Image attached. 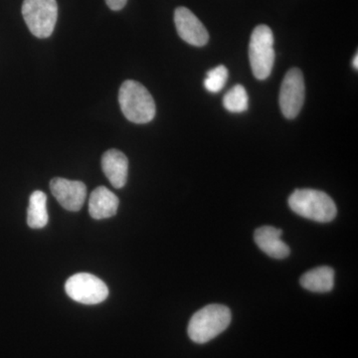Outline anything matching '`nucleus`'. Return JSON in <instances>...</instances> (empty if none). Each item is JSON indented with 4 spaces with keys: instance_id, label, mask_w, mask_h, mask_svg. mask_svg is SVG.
<instances>
[{
    "instance_id": "f257e3e1",
    "label": "nucleus",
    "mask_w": 358,
    "mask_h": 358,
    "mask_svg": "<svg viewBox=\"0 0 358 358\" xmlns=\"http://www.w3.org/2000/svg\"><path fill=\"white\" fill-rule=\"evenodd\" d=\"M122 114L134 124H148L155 119L157 108L154 98L143 85L134 80L122 83L119 92Z\"/></svg>"
},
{
    "instance_id": "f03ea898",
    "label": "nucleus",
    "mask_w": 358,
    "mask_h": 358,
    "mask_svg": "<svg viewBox=\"0 0 358 358\" xmlns=\"http://www.w3.org/2000/svg\"><path fill=\"white\" fill-rule=\"evenodd\" d=\"M289 206L301 217L319 223L331 222L338 213L336 203L326 192L308 188L294 190Z\"/></svg>"
},
{
    "instance_id": "7ed1b4c3",
    "label": "nucleus",
    "mask_w": 358,
    "mask_h": 358,
    "mask_svg": "<svg viewBox=\"0 0 358 358\" xmlns=\"http://www.w3.org/2000/svg\"><path fill=\"white\" fill-rule=\"evenodd\" d=\"M232 315L226 306L212 303L192 315L188 324V336L196 343H206L229 327Z\"/></svg>"
},
{
    "instance_id": "20e7f679",
    "label": "nucleus",
    "mask_w": 358,
    "mask_h": 358,
    "mask_svg": "<svg viewBox=\"0 0 358 358\" xmlns=\"http://www.w3.org/2000/svg\"><path fill=\"white\" fill-rule=\"evenodd\" d=\"M274 34L267 25L257 26L249 44L252 72L258 80H266L272 73L275 63Z\"/></svg>"
},
{
    "instance_id": "39448f33",
    "label": "nucleus",
    "mask_w": 358,
    "mask_h": 358,
    "mask_svg": "<svg viewBox=\"0 0 358 358\" xmlns=\"http://www.w3.org/2000/svg\"><path fill=\"white\" fill-rule=\"evenodd\" d=\"M22 15L30 32L40 39L48 38L55 29L58 18L56 0H24Z\"/></svg>"
},
{
    "instance_id": "423d86ee",
    "label": "nucleus",
    "mask_w": 358,
    "mask_h": 358,
    "mask_svg": "<svg viewBox=\"0 0 358 358\" xmlns=\"http://www.w3.org/2000/svg\"><path fill=\"white\" fill-rule=\"evenodd\" d=\"M65 291L73 301L83 305L103 303L109 296V289L102 280L88 273H79L70 277Z\"/></svg>"
},
{
    "instance_id": "0eeeda50",
    "label": "nucleus",
    "mask_w": 358,
    "mask_h": 358,
    "mask_svg": "<svg viewBox=\"0 0 358 358\" xmlns=\"http://www.w3.org/2000/svg\"><path fill=\"white\" fill-rule=\"evenodd\" d=\"M306 87L303 75L298 68L288 71L280 91V107L282 115L293 120L300 114L305 103Z\"/></svg>"
},
{
    "instance_id": "6e6552de",
    "label": "nucleus",
    "mask_w": 358,
    "mask_h": 358,
    "mask_svg": "<svg viewBox=\"0 0 358 358\" xmlns=\"http://www.w3.org/2000/svg\"><path fill=\"white\" fill-rule=\"evenodd\" d=\"M174 23L179 37L192 46L202 47L209 40L208 31L201 21L186 7H178L174 13Z\"/></svg>"
},
{
    "instance_id": "1a4fd4ad",
    "label": "nucleus",
    "mask_w": 358,
    "mask_h": 358,
    "mask_svg": "<svg viewBox=\"0 0 358 358\" xmlns=\"http://www.w3.org/2000/svg\"><path fill=\"white\" fill-rule=\"evenodd\" d=\"M52 194L63 208L76 212L83 207L87 196V187L81 181L55 178L50 182Z\"/></svg>"
},
{
    "instance_id": "9d476101",
    "label": "nucleus",
    "mask_w": 358,
    "mask_h": 358,
    "mask_svg": "<svg viewBox=\"0 0 358 358\" xmlns=\"http://www.w3.org/2000/svg\"><path fill=\"white\" fill-rule=\"evenodd\" d=\"M282 231L272 226L258 228L254 234L257 246L274 259H285L289 255V247L282 241Z\"/></svg>"
},
{
    "instance_id": "9b49d317",
    "label": "nucleus",
    "mask_w": 358,
    "mask_h": 358,
    "mask_svg": "<svg viewBox=\"0 0 358 358\" xmlns=\"http://www.w3.org/2000/svg\"><path fill=\"white\" fill-rule=\"evenodd\" d=\"M102 169L110 185L117 189L124 187L128 181L129 159L117 150H109L102 157Z\"/></svg>"
},
{
    "instance_id": "f8f14e48",
    "label": "nucleus",
    "mask_w": 358,
    "mask_h": 358,
    "mask_svg": "<svg viewBox=\"0 0 358 358\" xmlns=\"http://www.w3.org/2000/svg\"><path fill=\"white\" fill-rule=\"evenodd\" d=\"M119 204L120 200L114 192L105 186H100L93 190L90 196V215L96 220L113 217L117 214Z\"/></svg>"
},
{
    "instance_id": "ddd939ff",
    "label": "nucleus",
    "mask_w": 358,
    "mask_h": 358,
    "mask_svg": "<svg viewBox=\"0 0 358 358\" xmlns=\"http://www.w3.org/2000/svg\"><path fill=\"white\" fill-rule=\"evenodd\" d=\"M300 282L303 289L313 293H329L334 286V268L327 266L313 268L301 275Z\"/></svg>"
},
{
    "instance_id": "4468645a",
    "label": "nucleus",
    "mask_w": 358,
    "mask_h": 358,
    "mask_svg": "<svg viewBox=\"0 0 358 358\" xmlns=\"http://www.w3.org/2000/svg\"><path fill=\"white\" fill-rule=\"evenodd\" d=\"M47 196L44 192L36 190L30 195L27 210V224L32 229H41L48 223Z\"/></svg>"
},
{
    "instance_id": "2eb2a0df",
    "label": "nucleus",
    "mask_w": 358,
    "mask_h": 358,
    "mask_svg": "<svg viewBox=\"0 0 358 358\" xmlns=\"http://www.w3.org/2000/svg\"><path fill=\"white\" fill-rule=\"evenodd\" d=\"M223 106L230 113H243L248 110L249 96L244 87L236 85L228 91L224 96Z\"/></svg>"
},
{
    "instance_id": "dca6fc26",
    "label": "nucleus",
    "mask_w": 358,
    "mask_h": 358,
    "mask_svg": "<svg viewBox=\"0 0 358 358\" xmlns=\"http://www.w3.org/2000/svg\"><path fill=\"white\" fill-rule=\"evenodd\" d=\"M228 80V69L220 65L207 72L204 80V87L210 93H219L225 87Z\"/></svg>"
},
{
    "instance_id": "f3484780",
    "label": "nucleus",
    "mask_w": 358,
    "mask_h": 358,
    "mask_svg": "<svg viewBox=\"0 0 358 358\" xmlns=\"http://www.w3.org/2000/svg\"><path fill=\"white\" fill-rule=\"evenodd\" d=\"M127 1L128 0H106L107 6L114 11H119L124 8L126 6Z\"/></svg>"
},
{
    "instance_id": "a211bd4d",
    "label": "nucleus",
    "mask_w": 358,
    "mask_h": 358,
    "mask_svg": "<svg viewBox=\"0 0 358 358\" xmlns=\"http://www.w3.org/2000/svg\"><path fill=\"white\" fill-rule=\"evenodd\" d=\"M352 66L355 68V69H358V54H357L355 59H353Z\"/></svg>"
}]
</instances>
